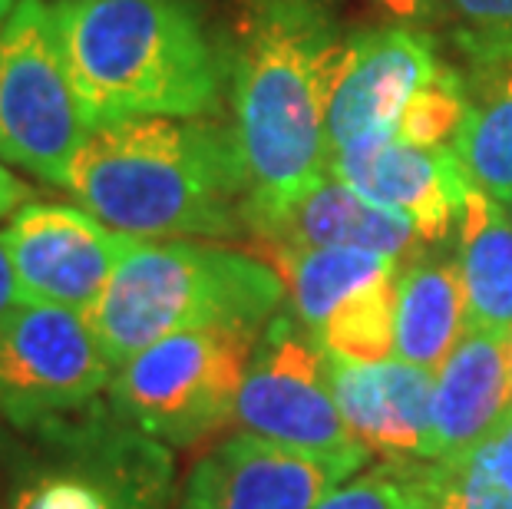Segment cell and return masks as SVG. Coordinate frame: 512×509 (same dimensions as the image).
Returning a JSON list of instances; mask_svg holds the SVG:
<instances>
[{"label": "cell", "instance_id": "6da1fadb", "mask_svg": "<svg viewBox=\"0 0 512 509\" xmlns=\"http://www.w3.org/2000/svg\"><path fill=\"white\" fill-rule=\"evenodd\" d=\"M341 50L337 0H235L232 129L248 235L331 176L324 116Z\"/></svg>", "mask_w": 512, "mask_h": 509}, {"label": "cell", "instance_id": "7a4b0ae2", "mask_svg": "<svg viewBox=\"0 0 512 509\" xmlns=\"http://www.w3.org/2000/svg\"><path fill=\"white\" fill-rule=\"evenodd\" d=\"M63 189L129 238L248 235L242 149L235 129L212 119L143 116L93 126Z\"/></svg>", "mask_w": 512, "mask_h": 509}, {"label": "cell", "instance_id": "3957f363", "mask_svg": "<svg viewBox=\"0 0 512 509\" xmlns=\"http://www.w3.org/2000/svg\"><path fill=\"white\" fill-rule=\"evenodd\" d=\"M53 24L90 129L219 110L225 63L185 0H57Z\"/></svg>", "mask_w": 512, "mask_h": 509}, {"label": "cell", "instance_id": "277c9868", "mask_svg": "<svg viewBox=\"0 0 512 509\" xmlns=\"http://www.w3.org/2000/svg\"><path fill=\"white\" fill-rule=\"evenodd\" d=\"M285 298V281L265 258L182 238H129L86 321L119 367L179 331L215 324L265 331Z\"/></svg>", "mask_w": 512, "mask_h": 509}, {"label": "cell", "instance_id": "5b68a950", "mask_svg": "<svg viewBox=\"0 0 512 509\" xmlns=\"http://www.w3.org/2000/svg\"><path fill=\"white\" fill-rule=\"evenodd\" d=\"M30 433L10 509H169L166 443L93 400Z\"/></svg>", "mask_w": 512, "mask_h": 509}, {"label": "cell", "instance_id": "8992f818", "mask_svg": "<svg viewBox=\"0 0 512 509\" xmlns=\"http://www.w3.org/2000/svg\"><path fill=\"white\" fill-rule=\"evenodd\" d=\"M258 338L235 324L169 334L113 371V410L159 443L195 447L235 420Z\"/></svg>", "mask_w": 512, "mask_h": 509}, {"label": "cell", "instance_id": "52a82bcc", "mask_svg": "<svg viewBox=\"0 0 512 509\" xmlns=\"http://www.w3.org/2000/svg\"><path fill=\"white\" fill-rule=\"evenodd\" d=\"M90 136L76 100L53 7L20 0L0 27V159L67 186L70 162Z\"/></svg>", "mask_w": 512, "mask_h": 509}, {"label": "cell", "instance_id": "ba28073f", "mask_svg": "<svg viewBox=\"0 0 512 509\" xmlns=\"http://www.w3.org/2000/svg\"><path fill=\"white\" fill-rule=\"evenodd\" d=\"M235 424L331 463L344 476H354L370 460V450L347 430L334 404L318 344L304 338L291 311H278L261 331L238 394Z\"/></svg>", "mask_w": 512, "mask_h": 509}, {"label": "cell", "instance_id": "9c48e42d", "mask_svg": "<svg viewBox=\"0 0 512 509\" xmlns=\"http://www.w3.org/2000/svg\"><path fill=\"white\" fill-rule=\"evenodd\" d=\"M113 371L86 314L17 305L0 324V420L27 433L73 414L110 391Z\"/></svg>", "mask_w": 512, "mask_h": 509}, {"label": "cell", "instance_id": "30bf717a", "mask_svg": "<svg viewBox=\"0 0 512 509\" xmlns=\"http://www.w3.org/2000/svg\"><path fill=\"white\" fill-rule=\"evenodd\" d=\"M20 305L86 314L123 258L129 235L67 202H27L4 229Z\"/></svg>", "mask_w": 512, "mask_h": 509}, {"label": "cell", "instance_id": "8fae6325", "mask_svg": "<svg viewBox=\"0 0 512 509\" xmlns=\"http://www.w3.org/2000/svg\"><path fill=\"white\" fill-rule=\"evenodd\" d=\"M437 67L433 40L420 30L380 27L347 37L324 116L328 159L367 136L397 133L403 106Z\"/></svg>", "mask_w": 512, "mask_h": 509}, {"label": "cell", "instance_id": "7c38bea8", "mask_svg": "<svg viewBox=\"0 0 512 509\" xmlns=\"http://www.w3.org/2000/svg\"><path fill=\"white\" fill-rule=\"evenodd\" d=\"M328 169L370 202L407 215L427 245H440L453 232L470 192L453 146H417L400 133H377L337 149Z\"/></svg>", "mask_w": 512, "mask_h": 509}, {"label": "cell", "instance_id": "4fadbf2b", "mask_svg": "<svg viewBox=\"0 0 512 509\" xmlns=\"http://www.w3.org/2000/svg\"><path fill=\"white\" fill-rule=\"evenodd\" d=\"M347 480L331 463L242 430L195 460L179 509H314Z\"/></svg>", "mask_w": 512, "mask_h": 509}, {"label": "cell", "instance_id": "5bb4252c", "mask_svg": "<svg viewBox=\"0 0 512 509\" xmlns=\"http://www.w3.org/2000/svg\"><path fill=\"white\" fill-rule=\"evenodd\" d=\"M321 357L347 430L370 453H384L390 460H427L433 371L400 357L374 364L347 361L328 351H321Z\"/></svg>", "mask_w": 512, "mask_h": 509}, {"label": "cell", "instance_id": "9a60e30c", "mask_svg": "<svg viewBox=\"0 0 512 509\" xmlns=\"http://www.w3.org/2000/svg\"><path fill=\"white\" fill-rule=\"evenodd\" d=\"M509 338L512 334L466 328L433 374L430 463L470 453L512 410Z\"/></svg>", "mask_w": 512, "mask_h": 509}, {"label": "cell", "instance_id": "2e32d148", "mask_svg": "<svg viewBox=\"0 0 512 509\" xmlns=\"http://www.w3.org/2000/svg\"><path fill=\"white\" fill-rule=\"evenodd\" d=\"M268 248H367L387 258H410L420 235L407 215L370 202L341 179L324 176L255 232Z\"/></svg>", "mask_w": 512, "mask_h": 509}, {"label": "cell", "instance_id": "e0dca14e", "mask_svg": "<svg viewBox=\"0 0 512 509\" xmlns=\"http://www.w3.org/2000/svg\"><path fill=\"white\" fill-rule=\"evenodd\" d=\"M466 331L460 268L443 255H410L397 275L394 357L437 374Z\"/></svg>", "mask_w": 512, "mask_h": 509}, {"label": "cell", "instance_id": "ac0fdd59", "mask_svg": "<svg viewBox=\"0 0 512 509\" xmlns=\"http://www.w3.org/2000/svg\"><path fill=\"white\" fill-rule=\"evenodd\" d=\"M456 268L466 295V328L512 334V215L470 186L456 219Z\"/></svg>", "mask_w": 512, "mask_h": 509}, {"label": "cell", "instance_id": "d6986e66", "mask_svg": "<svg viewBox=\"0 0 512 509\" xmlns=\"http://www.w3.org/2000/svg\"><path fill=\"white\" fill-rule=\"evenodd\" d=\"M470 113L453 139V153L470 186L493 196L512 199V60L470 57Z\"/></svg>", "mask_w": 512, "mask_h": 509}, {"label": "cell", "instance_id": "ffe728a7", "mask_svg": "<svg viewBox=\"0 0 512 509\" xmlns=\"http://www.w3.org/2000/svg\"><path fill=\"white\" fill-rule=\"evenodd\" d=\"M271 265L285 281L291 314L311 334L328 321V314L380 275L397 272V258L367 252V248H271Z\"/></svg>", "mask_w": 512, "mask_h": 509}, {"label": "cell", "instance_id": "44dd1931", "mask_svg": "<svg viewBox=\"0 0 512 509\" xmlns=\"http://www.w3.org/2000/svg\"><path fill=\"white\" fill-rule=\"evenodd\" d=\"M397 272L380 275L351 298L337 305L328 321L314 331V344L321 351L347 357V361H387L394 357L397 338Z\"/></svg>", "mask_w": 512, "mask_h": 509}, {"label": "cell", "instance_id": "7402d4cb", "mask_svg": "<svg viewBox=\"0 0 512 509\" xmlns=\"http://www.w3.org/2000/svg\"><path fill=\"white\" fill-rule=\"evenodd\" d=\"M314 509H440L427 460H390L354 476Z\"/></svg>", "mask_w": 512, "mask_h": 509}, {"label": "cell", "instance_id": "603a6c76", "mask_svg": "<svg viewBox=\"0 0 512 509\" xmlns=\"http://www.w3.org/2000/svg\"><path fill=\"white\" fill-rule=\"evenodd\" d=\"M470 113V83L460 70L437 67V73L410 96L397 119V133L417 146H453Z\"/></svg>", "mask_w": 512, "mask_h": 509}, {"label": "cell", "instance_id": "cb8c5ba5", "mask_svg": "<svg viewBox=\"0 0 512 509\" xmlns=\"http://www.w3.org/2000/svg\"><path fill=\"white\" fill-rule=\"evenodd\" d=\"M430 473L440 509H512V480H506L479 447L456 460L430 463Z\"/></svg>", "mask_w": 512, "mask_h": 509}, {"label": "cell", "instance_id": "d4e9b609", "mask_svg": "<svg viewBox=\"0 0 512 509\" xmlns=\"http://www.w3.org/2000/svg\"><path fill=\"white\" fill-rule=\"evenodd\" d=\"M476 34L512 37V0H446Z\"/></svg>", "mask_w": 512, "mask_h": 509}, {"label": "cell", "instance_id": "484cf974", "mask_svg": "<svg viewBox=\"0 0 512 509\" xmlns=\"http://www.w3.org/2000/svg\"><path fill=\"white\" fill-rule=\"evenodd\" d=\"M377 4L387 7L394 17L407 20V24H437L450 10L446 0H377Z\"/></svg>", "mask_w": 512, "mask_h": 509}, {"label": "cell", "instance_id": "4316f807", "mask_svg": "<svg viewBox=\"0 0 512 509\" xmlns=\"http://www.w3.org/2000/svg\"><path fill=\"white\" fill-rule=\"evenodd\" d=\"M20 305V291H17V278H14V265H10V252L4 242V232H0V324L10 318V311Z\"/></svg>", "mask_w": 512, "mask_h": 509}, {"label": "cell", "instance_id": "83f0119b", "mask_svg": "<svg viewBox=\"0 0 512 509\" xmlns=\"http://www.w3.org/2000/svg\"><path fill=\"white\" fill-rule=\"evenodd\" d=\"M27 202H30V186L0 162V219L14 215L20 205H27Z\"/></svg>", "mask_w": 512, "mask_h": 509}, {"label": "cell", "instance_id": "f1b7e54d", "mask_svg": "<svg viewBox=\"0 0 512 509\" xmlns=\"http://www.w3.org/2000/svg\"><path fill=\"white\" fill-rule=\"evenodd\" d=\"M463 47L470 57H509L512 60V37H493V34H466Z\"/></svg>", "mask_w": 512, "mask_h": 509}, {"label": "cell", "instance_id": "f546056e", "mask_svg": "<svg viewBox=\"0 0 512 509\" xmlns=\"http://www.w3.org/2000/svg\"><path fill=\"white\" fill-rule=\"evenodd\" d=\"M20 4V0H0V27L7 24V17L14 14V7Z\"/></svg>", "mask_w": 512, "mask_h": 509}, {"label": "cell", "instance_id": "4dcf8cb0", "mask_svg": "<svg viewBox=\"0 0 512 509\" xmlns=\"http://www.w3.org/2000/svg\"><path fill=\"white\" fill-rule=\"evenodd\" d=\"M509 377H512V338H509Z\"/></svg>", "mask_w": 512, "mask_h": 509}, {"label": "cell", "instance_id": "1f68e13d", "mask_svg": "<svg viewBox=\"0 0 512 509\" xmlns=\"http://www.w3.org/2000/svg\"><path fill=\"white\" fill-rule=\"evenodd\" d=\"M503 205H506V212L512 215V199H509V202H503Z\"/></svg>", "mask_w": 512, "mask_h": 509}, {"label": "cell", "instance_id": "d6a6232c", "mask_svg": "<svg viewBox=\"0 0 512 509\" xmlns=\"http://www.w3.org/2000/svg\"><path fill=\"white\" fill-rule=\"evenodd\" d=\"M0 424H4V420H0Z\"/></svg>", "mask_w": 512, "mask_h": 509}, {"label": "cell", "instance_id": "836d02e7", "mask_svg": "<svg viewBox=\"0 0 512 509\" xmlns=\"http://www.w3.org/2000/svg\"><path fill=\"white\" fill-rule=\"evenodd\" d=\"M0 509H4V506H0Z\"/></svg>", "mask_w": 512, "mask_h": 509}]
</instances>
